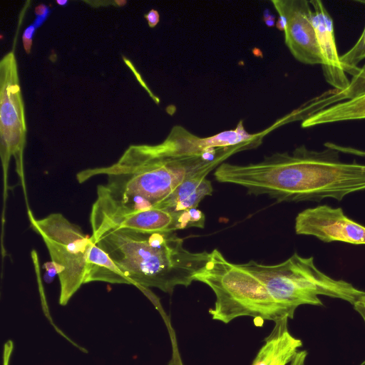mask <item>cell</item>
<instances>
[{"instance_id": "6da1fadb", "label": "cell", "mask_w": 365, "mask_h": 365, "mask_svg": "<svg viewBox=\"0 0 365 365\" xmlns=\"http://www.w3.org/2000/svg\"><path fill=\"white\" fill-rule=\"evenodd\" d=\"M199 138L182 125H174L155 145H131L113 164L77 173L82 183L98 175L107 182L97 187L92 210L133 212L153 208L181 182L207 168H217L240 148L202 150Z\"/></svg>"}, {"instance_id": "7a4b0ae2", "label": "cell", "mask_w": 365, "mask_h": 365, "mask_svg": "<svg viewBox=\"0 0 365 365\" xmlns=\"http://www.w3.org/2000/svg\"><path fill=\"white\" fill-rule=\"evenodd\" d=\"M195 281L212 290L216 300L209 313L225 324L240 317L274 322L293 319L297 308L307 304L310 297L309 278L297 253L273 265L254 260L235 264L215 249Z\"/></svg>"}, {"instance_id": "3957f363", "label": "cell", "mask_w": 365, "mask_h": 365, "mask_svg": "<svg viewBox=\"0 0 365 365\" xmlns=\"http://www.w3.org/2000/svg\"><path fill=\"white\" fill-rule=\"evenodd\" d=\"M217 181L242 186L250 194L277 202L321 201L365 190V164L344 163L339 152L314 150L302 145L292 152L275 153L247 165L221 163Z\"/></svg>"}, {"instance_id": "277c9868", "label": "cell", "mask_w": 365, "mask_h": 365, "mask_svg": "<svg viewBox=\"0 0 365 365\" xmlns=\"http://www.w3.org/2000/svg\"><path fill=\"white\" fill-rule=\"evenodd\" d=\"M134 286L155 287L171 294L188 287L210 259V252L184 247L175 232H145L109 229L91 235Z\"/></svg>"}, {"instance_id": "5b68a950", "label": "cell", "mask_w": 365, "mask_h": 365, "mask_svg": "<svg viewBox=\"0 0 365 365\" xmlns=\"http://www.w3.org/2000/svg\"><path fill=\"white\" fill-rule=\"evenodd\" d=\"M30 226L43 239L51 261L60 269L59 304L65 306L85 284L87 257L91 237L61 213L36 219L28 210Z\"/></svg>"}, {"instance_id": "8992f818", "label": "cell", "mask_w": 365, "mask_h": 365, "mask_svg": "<svg viewBox=\"0 0 365 365\" xmlns=\"http://www.w3.org/2000/svg\"><path fill=\"white\" fill-rule=\"evenodd\" d=\"M26 126L14 53H6L0 61V154L3 168L4 208L8 192V170L11 158L21 180L28 210L29 205L24 171V150Z\"/></svg>"}, {"instance_id": "52a82bcc", "label": "cell", "mask_w": 365, "mask_h": 365, "mask_svg": "<svg viewBox=\"0 0 365 365\" xmlns=\"http://www.w3.org/2000/svg\"><path fill=\"white\" fill-rule=\"evenodd\" d=\"M205 221V215L197 208L181 212L155 207L133 212L91 210L90 215L93 235L115 228L145 232H175L190 227L203 228Z\"/></svg>"}, {"instance_id": "ba28073f", "label": "cell", "mask_w": 365, "mask_h": 365, "mask_svg": "<svg viewBox=\"0 0 365 365\" xmlns=\"http://www.w3.org/2000/svg\"><path fill=\"white\" fill-rule=\"evenodd\" d=\"M300 108L302 127L365 119V64L351 76L342 91L332 89Z\"/></svg>"}, {"instance_id": "9c48e42d", "label": "cell", "mask_w": 365, "mask_h": 365, "mask_svg": "<svg viewBox=\"0 0 365 365\" xmlns=\"http://www.w3.org/2000/svg\"><path fill=\"white\" fill-rule=\"evenodd\" d=\"M271 3L279 16L285 19L284 42L294 58L304 64L322 65L309 1L272 0Z\"/></svg>"}, {"instance_id": "30bf717a", "label": "cell", "mask_w": 365, "mask_h": 365, "mask_svg": "<svg viewBox=\"0 0 365 365\" xmlns=\"http://www.w3.org/2000/svg\"><path fill=\"white\" fill-rule=\"evenodd\" d=\"M294 230L324 242L365 245V227L346 217L341 207L322 205L306 209L296 217Z\"/></svg>"}, {"instance_id": "8fae6325", "label": "cell", "mask_w": 365, "mask_h": 365, "mask_svg": "<svg viewBox=\"0 0 365 365\" xmlns=\"http://www.w3.org/2000/svg\"><path fill=\"white\" fill-rule=\"evenodd\" d=\"M312 6V23L322 59V71L326 81L334 89L342 91L349 84L338 53L333 19L322 1H309Z\"/></svg>"}, {"instance_id": "7c38bea8", "label": "cell", "mask_w": 365, "mask_h": 365, "mask_svg": "<svg viewBox=\"0 0 365 365\" xmlns=\"http://www.w3.org/2000/svg\"><path fill=\"white\" fill-rule=\"evenodd\" d=\"M287 318L275 322L274 329L265 339L252 365H288L302 346L287 327Z\"/></svg>"}, {"instance_id": "4fadbf2b", "label": "cell", "mask_w": 365, "mask_h": 365, "mask_svg": "<svg viewBox=\"0 0 365 365\" xmlns=\"http://www.w3.org/2000/svg\"><path fill=\"white\" fill-rule=\"evenodd\" d=\"M213 170L207 168L187 178L153 207L173 212L197 208L202 199L212 194V182L206 177Z\"/></svg>"}, {"instance_id": "5bb4252c", "label": "cell", "mask_w": 365, "mask_h": 365, "mask_svg": "<svg viewBox=\"0 0 365 365\" xmlns=\"http://www.w3.org/2000/svg\"><path fill=\"white\" fill-rule=\"evenodd\" d=\"M91 237L88 257L85 284L92 282H103L110 284H130V281L108 255L99 247Z\"/></svg>"}, {"instance_id": "9a60e30c", "label": "cell", "mask_w": 365, "mask_h": 365, "mask_svg": "<svg viewBox=\"0 0 365 365\" xmlns=\"http://www.w3.org/2000/svg\"><path fill=\"white\" fill-rule=\"evenodd\" d=\"M271 130L270 128L262 132L251 134L246 130L243 120H240L234 129L223 130L208 137H200V145L205 152L228 148H242L245 150L259 146L265 135Z\"/></svg>"}, {"instance_id": "2e32d148", "label": "cell", "mask_w": 365, "mask_h": 365, "mask_svg": "<svg viewBox=\"0 0 365 365\" xmlns=\"http://www.w3.org/2000/svg\"><path fill=\"white\" fill-rule=\"evenodd\" d=\"M136 287L140 289L155 305L165 323L172 345V357L168 362V365H184L178 349L175 331L172 327L169 316L166 314L160 304V299L148 287L140 285L136 286Z\"/></svg>"}, {"instance_id": "e0dca14e", "label": "cell", "mask_w": 365, "mask_h": 365, "mask_svg": "<svg viewBox=\"0 0 365 365\" xmlns=\"http://www.w3.org/2000/svg\"><path fill=\"white\" fill-rule=\"evenodd\" d=\"M365 5V0L356 1ZM365 58V27L356 43L345 53L340 56V61L345 73L353 76L359 68L358 63Z\"/></svg>"}, {"instance_id": "ac0fdd59", "label": "cell", "mask_w": 365, "mask_h": 365, "mask_svg": "<svg viewBox=\"0 0 365 365\" xmlns=\"http://www.w3.org/2000/svg\"><path fill=\"white\" fill-rule=\"evenodd\" d=\"M324 147L330 148L334 149L339 153H343L345 154H350L361 157H365V150H359L355 148L340 145L334 143L327 142L324 144Z\"/></svg>"}, {"instance_id": "d6986e66", "label": "cell", "mask_w": 365, "mask_h": 365, "mask_svg": "<svg viewBox=\"0 0 365 365\" xmlns=\"http://www.w3.org/2000/svg\"><path fill=\"white\" fill-rule=\"evenodd\" d=\"M50 14L49 8L45 4L38 5L35 8V14L36 16L33 24L37 28L40 27L46 20Z\"/></svg>"}, {"instance_id": "ffe728a7", "label": "cell", "mask_w": 365, "mask_h": 365, "mask_svg": "<svg viewBox=\"0 0 365 365\" xmlns=\"http://www.w3.org/2000/svg\"><path fill=\"white\" fill-rule=\"evenodd\" d=\"M36 29V27L32 24L26 28L22 36L24 48L28 54L31 52L32 38Z\"/></svg>"}, {"instance_id": "44dd1931", "label": "cell", "mask_w": 365, "mask_h": 365, "mask_svg": "<svg viewBox=\"0 0 365 365\" xmlns=\"http://www.w3.org/2000/svg\"><path fill=\"white\" fill-rule=\"evenodd\" d=\"M43 267L46 269L45 280L46 282H51L57 274L58 275L60 269L57 265L55 264L52 261L48 262L43 264Z\"/></svg>"}, {"instance_id": "7402d4cb", "label": "cell", "mask_w": 365, "mask_h": 365, "mask_svg": "<svg viewBox=\"0 0 365 365\" xmlns=\"http://www.w3.org/2000/svg\"><path fill=\"white\" fill-rule=\"evenodd\" d=\"M14 350V342L12 340H8L4 344L2 361L3 365H9L11 356Z\"/></svg>"}, {"instance_id": "603a6c76", "label": "cell", "mask_w": 365, "mask_h": 365, "mask_svg": "<svg viewBox=\"0 0 365 365\" xmlns=\"http://www.w3.org/2000/svg\"><path fill=\"white\" fill-rule=\"evenodd\" d=\"M145 19H146L148 26L150 28H153L158 24L160 20V15L158 11L151 9L148 14L145 15Z\"/></svg>"}, {"instance_id": "cb8c5ba5", "label": "cell", "mask_w": 365, "mask_h": 365, "mask_svg": "<svg viewBox=\"0 0 365 365\" xmlns=\"http://www.w3.org/2000/svg\"><path fill=\"white\" fill-rule=\"evenodd\" d=\"M307 356V352L306 350L299 351L289 365H304Z\"/></svg>"}, {"instance_id": "d4e9b609", "label": "cell", "mask_w": 365, "mask_h": 365, "mask_svg": "<svg viewBox=\"0 0 365 365\" xmlns=\"http://www.w3.org/2000/svg\"><path fill=\"white\" fill-rule=\"evenodd\" d=\"M353 306L354 309L361 315L365 323V297L356 301Z\"/></svg>"}, {"instance_id": "484cf974", "label": "cell", "mask_w": 365, "mask_h": 365, "mask_svg": "<svg viewBox=\"0 0 365 365\" xmlns=\"http://www.w3.org/2000/svg\"><path fill=\"white\" fill-rule=\"evenodd\" d=\"M268 10L264 11V20L265 24L268 26H273L274 25L275 16L273 15H268Z\"/></svg>"}, {"instance_id": "4316f807", "label": "cell", "mask_w": 365, "mask_h": 365, "mask_svg": "<svg viewBox=\"0 0 365 365\" xmlns=\"http://www.w3.org/2000/svg\"><path fill=\"white\" fill-rule=\"evenodd\" d=\"M56 3L59 5V6H65L68 3V1L66 0H56Z\"/></svg>"}]
</instances>
